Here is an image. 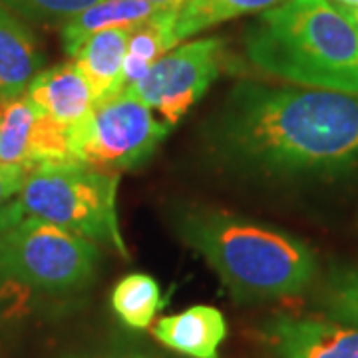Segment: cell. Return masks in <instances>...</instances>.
<instances>
[{"label": "cell", "mask_w": 358, "mask_h": 358, "mask_svg": "<svg viewBox=\"0 0 358 358\" xmlns=\"http://www.w3.org/2000/svg\"><path fill=\"white\" fill-rule=\"evenodd\" d=\"M36 115L38 110L26 94L0 102V164L26 167L28 140Z\"/></svg>", "instance_id": "obj_17"}, {"label": "cell", "mask_w": 358, "mask_h": 358, "mask_svg": "<svg viewBox=\"0 0 358 358\" xmlns=\"http://www.w3.org/2000/svg\"><path fill=\"white\" fill-rule=\"evenodd\" d=\"M26 98L40 114L66 128L84 120L94 106L86 78L72 62L40 70L26 88Z\"/></svg>", "instance_id": "obj_9"}, {"label": "cell", "mask_w": 358, "mask_h": 358, "mask_svg": "<svg viewBox=\"0 0 358 358\" xmlns=\"http://www.w3.org/2000/svg\"><path fill=\"white\" fill-rule=\"evenodd\" d=\"M169 131L171 126L145 103L122 92L94 103L84 120L68 128V141L74 162L120 171L143 166Z\"/></svg>", "instance_id": "obj_6"}, {"label": "cell", "mask_w": 358, "mask_h": 358, "mask_svg": "<svg viewBox=\"0 0 358 358\" xmlns=\"http://www.w3.org/2000/svg\"><path fill=\"white\" fill-rule=\"evenodd\" d=\"M110 303L120 322L131 331L150 329L164 305L159 285L145 273H129L115 282Z\"/></svg>", "instance_id": "obj_15"}, {"label": "cell", "mask_w": 358, "mask_h": 358, "mask_svg": "<svg viewBox=\"0 0 358 358\" xmlns=\"http://www.w3.org/2000/svg\"><path fill=\"white\" fill-rule=\"evenodd\" d=\"M320 303L329 319L358 327V268L334 273L324 285Z\"/></svg>", "instance_id": "obj_19"}, {"label": "cell", "mask_w": 358, "mask_h": 358, "mask_svg": "<svg viewBox=\"0 0 358 358\" xmlns=\"http://www.w3.org/2000/svg\"><path fill=\"white\" fill-rule=\"evenodd\" d=\"M203 143L245 178H343L358 169V96L241 82L205 124Z\"/></svg>", "instance_id": "obj_1"}, {"label": "cell", "mask_w": 358, "mask_h": 358, "mask_svg": "<svg viewBox=\"0 0 358 358\" xmlns=\"http://www.w3.org/2000/svg\"><path fill=\"white\" fill-rule=\"evenodd\" d=\"M223 58V40H193L167 52L145 76L126 90V94L155 110L173 128L217 80Z\"/></svg>", "instance_id": "obj_7"}, {"label": "cell", "mask_w": 358, "mask_h": 358, "mask_svg": "<svg viewBox=\"0 0 358 358\" xmlns=\"http://www.w3.org/2000/svg\"><path fill=\"white\" fill-rule=\"evenodd\" d=\"M76 358H162L150 355V352H141V350H114V352H98V355H86V357Z\"/></svg>", "instance_id": "obj_22"}, {"label": "cell", "mask_w": 358, "mask_h": 358, "mask_svg": "<svg viewBox=\"0 0 358 358\" xmlns=\"http://www.w3.org/2000/svg\"><path fill=\"white\" fill-rule=\"evenodd\" d=\"M28 169L22 166H6L0 164V205H4L10 197L18 195L24 187Z\"/></svg>", "instance_id": "obj_21"}, {"label": "cell", "mask_w": 358, "mask_h": 358, "mask_svg": "<svg viewBox=\"0 0 358 358\" xmlns=\"http://www.w3.org/2000/svg\"><path fill=\"white\" fill-rule=\"evenodd\" d=\"M243 50L267 76L358 96V34L331 0H285L257 14Z\"/></svg>", "instance_id": "obj_3"}, {"label": "cell", "mask_w": 358, "mask_h": 358, "mask_svg": "<svg viewBox=\"0 0 358 358\" xmlns=\"http://www.w3.org/2000/svg\"><path fill=\"white\" fill-rule=\"evenodd\" d=\"M154 336L181 357L221 358L219 348L227 336V320L219 308L195 305L157 320Z\"/></svg>", "instance_id": "obj_10"}, {"label": "cell", "mask_w": 358, "mask_h": 358, "mask_svg": "<svg viewBox=\"0 0 358 358\" xmlns=\"http://www.w3.org/2000/svg\"><path fill=\"white\" fill-rule=\"evenodd\" d=\"M285 0H185L176 22L178 40H187L215 24L247 14H261Z\"/></svg>", "instance_id": "obj_16"}, {"label": "cell", "mask_w": 358, "mask_h": 358, "mask_svg": "<svg viewBox=\"0 0 358 358\" xmlns=\"http://www.w3.org/2000/svg\"><path fill=\"white\" fill-rule=\"evenodd\" d=\"M42 64L34 32L0 2V102L22 96Z\"/></svg>", "instance_id": "obj_11"}, {"label": "cell", "mask_w": 358, "mask_h": 358, "mask_svg": "<svg viewBox=\"0 0 358 358\" xmlns=\"http://www.w3.org/2000/svg\"><path fill=\"white\" fill-rule=\"evenodd\" d=\"M14 14L32 22H62L102 0H0Z\"/></svg>", "instance_id": "obj_20"}, {"label": "cell", "mask_w": 358, "mask_h": 358, "mask_svg": "<svg viewBox=\"0 0 358 358\" xmlns=\"http://www.w3.org/2000/svg\"><path fill=\"white\" fill-rule=\"evenodd\" d=\"M338 6V4H336ZM341 10L346 14V18L352 22V26H355V30H357L358 34V8H345V6H341Z\"/></svg>", "instance_id": "obj_24"}, {"label": "cell", "mask_w": 358, "mask_h": 358, "mask_svg": "<svg viewBox=\"0 0 358 358\" xmlns=\"http://www.w3.org/2000/svg\"><path fill=\"white\" fill-rule=\"evenodd\" d=\"M129 32L131 26L96 32L72 56L74 64L88 82L94 103L120 94V80L128 52Z\"/></svg>", "instance_id": "obj_12"}, {"label": "cell", "mask_w": 358, "mask_h": 358, "mask_svg": "<svg viewBox=\"0 0 358 358\" xmlns=\"http://www.w3.org/2000/svg\"><path fill=\"white\" fill-rule=\"evenodd\" d=\"M143 2L152 4V6L159 8V10H179L185 0H143Z\"/></svg>", "instance_id": "obj_23"}, {"label": "cell", "mask_w": 358, "mask_h": 358, "mask_svg": "<svg viewBox=\"0 0 358 358\" xmlns=\"http://www.w3.org/2000/svg\"><path fill=\"white\" fill-rule=\"evenodd\" d=\"M173 227L239 303L301 294L319 271L307 243L251 219L213 209H183L173 217Z\"/></svg>", "instance_id": "obj_2"}, {"label": "cell", "mask_w": 358, "mask_h": 358, "mask_svg": "<svg viewBox=\"0 0 358 358\" xmlns=\"http://www.w3.org/2000/svg\"><path fill=\"white\" fill-rule=\"evenodd\" d=\"M152 4L143 0H102L84 13L72 16L62 26V46L64 52L72 58L78 48L96 32L108 28H122V26H136L157 13Z\"/></svg>", "instance_id": "obj_14"}, {"label": "cell", "mask_w": 358, "mask_h": 358, "mask_svg": "<svg viewBox=\"0 0 358 358\" xmlns=\"http://www.w3.org/2000/svg\"><path fill=\"white\" fill-rule=\"evenodd\" d=\"M117 185L115 171L80 162L42 166L28 173L18 205L24 217L48 221L128 259L117 221Z\"/></svg>", "instance_id": "obj_4"}, {"label": "cell", "mask_w": 358, "mask_h": 358, "mask_svg": "<svg viewBox=\"0 0 358 358\" xmlns=\"http://www.w3.org/2000/svg\"><path fill=\"white\" fill-rule=\"evenodd\" d=\"M261 331L279 358H358L357 324L279 315Z\"/></svg>", "instance_id": "obj_8"}, {"label": "cell", "mask_w": 358, "mask_h": 358, "mask_svg": "<svg viewBox=\"0 0 358 358\" xmlns=\"http://www.w3.org/2000/svg\"><path fill=\"white\" fill-rule=\"evenodd\" d=\"M334 2L345 8H358V0H334Z\"/></svg>", "instance_id": "obj_25"}, {"label": "cell", "mask_w": 358, "mask_h": 358, "mask_svg": "<svg viewBox=\"0 0 358 358\" xmlns=\"http://www.w3.org/2000/svg\"><path fill=\"white\" fill-rule=\"evenodd\" d=\"M100 249L86 237L36 217L0 231V279L44 293H76L94 281Z\"/></svg>", "instance_id": "obj_5"}, {"label": "cell", "mask_w": 358, "mask_h": 358, "mask_svg": "<svg viewBox=\"0 0 358 358\" xmlns=\"http://www.w3.org/2000/svg\"><path fill=\"white\" fill-rule=\"evenodd\" d=\"M178 13L179 10H157L140 24L131 26L120 80V94L145 76L150 68L178 44Z\"/></svg>", "instance_id": "obj_13"}, {"label": "cell", "mask_w": 358, "mask_h": 358, "mask_svg": "<svg viewBox=\"0 0 358 358\" xmlns=\"http://www.w3.org/2000/svg\"><path fill=\"white\" fill-rule=\"evenodd\" d=\"M68 162H74L70 154L68 128L38 112L28 140V152H26L28 171L42 166H56Z\"/></svg>", "instance_id": "obj_18"}]
</instances>
